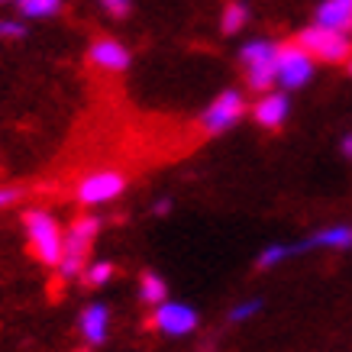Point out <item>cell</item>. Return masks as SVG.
<instances>
[{"label": "cell", "mask_w": 352, "mask_h": 352, "mask_svg": "<svg viewBox=\"0 0 352 352\" xmlns=\"http://www.w3.org/2000/svg\"><path fill=\"white\" fill-rule=\"evenodd\" d=\"M288 256H291V245L272 243V245H265V249L258 252V262H256V265L258 268H272V265H278L281 258H288Z\"/></svg>", "instance_id": "cell-18"}, {"label": "cell", "mask_w": 352, "mask_h": 352, "mask_svg": "<svg viewBox=\"0 0 352 352\" xmlns=\"http://www.w3.org/2000/svg\"><path fill=\"white\" fill-rule=\"evenodd\" d=\"M349 72H352V58H349Z\"/></svg>", "instance_id": "cell-25"}, {"label": "cell", "mask_w": 352, "mask_h": 352, "mask_svg": "<svg viewBox=\"0 0 352 352\" xmlns=\"http://www.w3.org/2000/svg\"><path fill=\"white\" fill-rule=\"evenodd\" d=\"M275 55H278V45L268 43V39H252V43H245L239 49V58H243L245 68L249 65H262V62H275Z\"/></svg>", "instance_id": "cell-13"}, {"label": "cell", "mask_w": 352, "mask_h": 352, "mask_svg": "<svg viewBox=\"0 0 352 352\" xmlns=\"http://www.w3.org/2000/svg\"><path fill=\"white\" fill-rule=\"evenodd\" d=\"M288 120V97L281 94H265L262 100L256 104V123L265 129H278L281 123Z\"/></svg>", "instance_id": "cell-11"}, {"label": "cell", "mask_w": 352, "mask_h": 352, "mask_svg": "<svg viewBox=\"0 0 352 352\" xmlns=\"http://www.w3.org/2000/svg\"><path fill=\"white\" fill-rule=\"evenodd\" d=\"M100 3H104V10L113 13V16H126V10H129V0H100Z\"/></svg>", "instance_id": "cell-21"}, {"label": "cell", "mask_w": 352, "mask_h": 352, "mask_svg": "<svg viewBox=\"0 0 352 352\" xmlns=\"http://www.w3.org/2000/svg\"><path fill=\"white\" fill-rule=\"evenodd\" d=\"M298 43L310 52V58H320V62H342L352 55V39L349 32L342 30H330V26H320L314 23L307 30H300Z\"/></svg>", "instance_id": "cell-2"}, {"label": "cell", "mask_w": 352, "mask_h": 352, "mask_svg": "<svg viewBox=\"0 0 352 352\" xmlns=\"http://www.w3.org/2000/svg\"><path fill=\"white\" fill-rule=\"evenodd\" d=\"M310 249H352V226L340 223V226H330V230H320L317 236H307V239L291 245V256L310 252Z\"/></svg>", "instance_id": "cell-7"}, {"label": "cell", "mask_w": 352, "mask_h": 352, "mask_svg": "<svg viewBox=\"0 0 352 352\" xmlns=\"http://www.w3.org/2000/svg\"><path fill=\"white\" fill-rule=\"evenodd\" d=\"M139 298H142V304L155 307L162 300H168V285H165L159 275L149 272V275H142V281H139Z\"/></svg>", "instance_id": "cell-14"}, {"label": "cell", "mask_w": 352, "mask_h": 352, "mask_svg": "<svg viewBox=\"0 0 352 352\" xmlns=\"http://www.w3.org/2000/svg\"><path fill=\"white\" fill-rule=\"evenodd\" d=\"M26 236H30L32 252L39 256L43 265H58V258L65 252V233L49 210L32 207L30 214H26Z\"/></svg>", "instance_id": "cell-1"}, {"label": "cell", "mask_w": 352, "mask_h": 352, "mask_svg": "<svg viewBox=\"0 0 352 352\" xmlns=\"http://www.w3.org/2000/svg\"><path fill=\"white\" fill-rule=\"evenodd\" d=\"M126 188V178L120 171H94L87 175L81 188H78V201L87 204V207H100V204L117 201L120 194Z\"/></svg>", "instance_id": "cell-6"}, {"label": "cell", "mask_w": 352, "mask_h": 352, "mask_svg": "<svg viewBox=\"0 0 352 352\" xmlns=\"http://www.w3.org/2000/svg\"><path fill=\"white\" fill-rule=\"evenodd\" d=\"M152 327L165 336H191L197 330V310L191 304H182V300H162L155 304V314H152Z\"/></svg>", "instance_id": "cell-5"}, {"label": "cell", "mask_w": 352, "mask_h": 352, "mask_svg": "<svg viewBox=\"0 0 352 352\" xmlns=\"http://www.w3.org/2000/svg\"><path fill=\"white\" fill-rule=\"evenodd\" d=\"M168 207H171V201L162 197V201H155V214H168Z\"/></svg>", "instance_id": "cell-24"}, {"label": "cell", "mask_w": 352, "mask_h": 352, "mask_svg": "<svg viewBox=\"0 0 352 352\" xmlns=\"http://www.w3.org/2000/svg\"><path fill=\"white\" fill-rule=\"evenodd\" d=\"M258 310H262V300H258V298L243 300V304H236V307L230 310V320H233V323H243V320H249V317H256Z\"/></svg>", "instance_id": "cell-19"}, {"label": "cell", "mask_w": 352, "mask_h": 352, "mask_svg": "<svg viewBox=\"0 0 352 352\" xmlns=\"http://www.w3.org/2000/svg\"><path fill=\"white\" fill-rule=\"evenodd\" d=\"M0 3H7V0H0Z\"/></svg>", "instance_id": "cell-26"}, {"label": "cell", "mask_w": 352, "mask_h": 352, "mask_svg": "<svg viewBox=\"0 0 352 352\" xmlns=\"http://www.w3.org/2000/svg\"><path fill=\"white\" fill-rule=\"evenodd\" d=\"M23 23H16V20H0V36H7V39H20L23 36Z\"/></svg>", "instance_id": "cell-20"}, {"label": "cell", "mask_w": 352, "mask_h": 352, "mask_svg": "<svg viewBox=\"0 0 352 352\" xmlns=\"http://www.w3.org/2000/svg\"><path fill=\"white\" fill-rule=\"evenodd\" d=\"M87 58H91V65L104 68V72H126V68H129L126 45L117 43V39H97V43L91 45Z\"/></svg>", "instance_id": "cell-8"}, {"label": "cell", "mask_w": 352, "mask_h": 352, "mask_svg": "<svg viewBox=\"0 0 352 352\" xmlns=\"http://www.w3.org/2000/svg\"><path fill=\"white\" fill-rule=\"evenodd\" d=\"M78 327H81V336L91 346H100V342L107 340V330H110V310L104 304H87Z\"/></svg>", "instance_id": "cell-10"}, {"label": "cell", "mask_w": 352, "mask_h": 352, "mask_svg": "<svg viewBox=\"0 0 352 352\" xmlns=\"http://www.w3.org/2000/svg\"><path fill=\"white\" fill-rule=\"evenodd\" d=\"M245 97L239 94V91H223L220 97H214V104L201 113V126L204 133H210V136H220V133H226L230 126H236L239 123V117L245 113Z\"/></svg>", "instance_id": "cell-4"}, {"label": "cell", "mask_w": 352, "mask_h": 352, "mask_svg": "<svg viewBox=\"0 0 352 352\" xmlns=\"http://www.w3.org/2000/svg\"><path fill=\"white\" fill-rule=\"evenodd\" d=\"M314 75V58L300 43H288V45H278L275 55V85L288 87H304Z\"/></svg>", "instance_id": "cell-3"}, {"label": "cell", "mask_w": 352, "mask_h": 352, "mask_svg": "<svg viewBox=\"0 0 352 352\" xmlns=\"http://www.w3.org/2000/svg\"><path fill=\"white\" fill-rule=\"evenodd\" d=\"M20 201V188H0V210Z\"/></svg>", "instance_id": "cell-22"}, {"label": "cell", "mask_w": 352, "mask_h": 352, "mask_svg": "<svg viewBox=\"0 0 352 352\" xmlns=\"http://www.w3.org/2000/svg\"><path fill=\"white\" fill-rule=\"evenodd\" d=\"M16 7L23 10V16L45 20V16H52V13L62 10V0H16Z\"/></svg>", "instance_id": "cell-16"}, {"label": "cell", "mask_w": 352, "mask_h": 352, "mask_svg": "<svg viewBox=\"0 0 352 352\" xmlns=\"http://www.w3.org/2000/svg\"><path fill=\"white\" fill-rule=\"evenodd\" d=\"M97 233H100V220H97V217H91V214L78 217L75 223H72V230L65 233V252L87 256V249H91Z\"/></svg>", "instance_id": "cell-9"}, {"label": "cell", "mask_w": 352, "mask_h": 352, "mask_svg": "<svg viewBox=\"0 0 352 352\" xmlns=\"http://www.w3.org/2000/svg\"><path fill=\"white\" fill-rule=\"evenodd\" d=\"M85 278H87V285L91 288H100V285H107L110 278H113V262H91V268L85 272Z\"/></svg>", "instance_id": "cell-17"}, {"label": "cell", "mask_w": 352, "mask_h": 352, "mask_svg": "<svg viewBox=\"0 0 352 352\" xmlns=\"http://www.w3.org/2000/svg\"><path fill=\"white\" fill-rule=\"evenodd\" d=\"M245 23H249V7H245V3H226L223 16H220V26H223L226 36L245 30Z\"/></svg>", "instance_id": "cell-15"}, {"label": "cell", "mask_w": 352, "mask_h": 352, "mask_svg": "<svg viewBox=\"0 0 352 352\" xmlns=\"http://www.w3.org/2000/svg\"><path fill=\"white\" fill-rule=\"evenodd\" d=\"M317 23L330 30H352V0H323L317 7Z\"/></svg>", "instance_id": "cell-12"}, {"label": "cell", "mask_w": 352, "mask_h": 352, "mask_svg": "<svg viewBox=\"0 0 352 352\" xmlns=\"http://www.w3.org/2000/svg\"><path fill=\"white\" fill-rule=\"evenodd\" d=\"M340 149H342V155H346V159H352V133L340 142Z\"/></svg>", "instance_id": "cell-23"}]
</instances>
